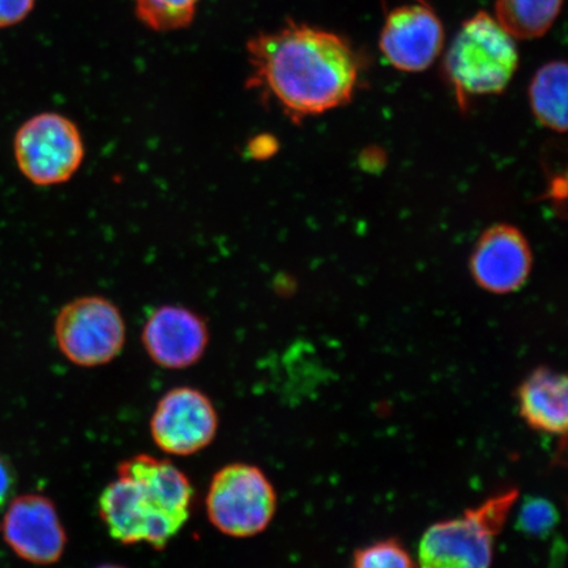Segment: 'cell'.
<instances>
[{"label":"cell","mask_w":568,"mask_h":568,"mask_svg":"<svg viewBox=\"0 0 568 568\" xmlns=\"http://www.w3.org/2000/svg\"><path fill=\"white\" fill-rule=\"evenodd\" d=\"M247 88L300 123L352 101L359 62L339 36L288 21L246 44Z\"/></svg>","instance_id":"1"},{"label":"cell","mask_w":568,"mask_h":568,"mask_svg":"<svg viewBox=\"0 0 568 568\" xmlns=\"http://www.w3.org/2000/svg\"><path fill=\"white\" fill-rule=\"evenodd\" d=\"M193 499L186 474L168 459L140 454L119 466L118 479L99 497V515L115 541L161 550L187 523Z\"/></svg>","instance_id":"2"},{"label":"cell","mask_w":568,"mask_h":568,"mask_svg":"<svg viewBox=\"0 0 568 568\" xmlns=\"http://www.w3.org/2000/svg\"><path fill=\"white\" fill-rule=\"evenodd\" d=\"M517 67L513 36L486 12L465 21L445 59L446 75L462 105L470 97L499 94Z\"/></svg>","instance_id":"3"},{"label":"cell","mask_w":568,"mask_h":568,"mask_svg":"<svg viewBox=\"0 0 568 568\" xmlns=\"http://www.w3.org/2000/svg\"><path fill=\"white\" fill-rule=\"evenodd\" d=\"M517 497V488H507L466 510L464 516L430 525L418 546V564L428 568L491 566L495 538L513 513Z\"/></svg>","instance_id":"4"},{"label":"cell","mask_w":568,"mask_h":568,"mask_svg":"<svg viewBox=\"0 0 568 568\" xmlns=\"http://www.w3.org/2000/svg\"><path fill=\"white\" fill-rule=\"evenodd\" d=\"M278 506L273 483L261 468L232 464L211 480L205 509L213 528L233 538L261 535L272 524Z\"/></svg>","instance_id":"5"},{"label":"cell","mask_w":568,"mask_h":568,"mask_svg":"<svg viewBox=\"0 0 568 568\" xmlns=\"http://www.w3.org/2000/svg\"><path fill=\"white\" fill-rule=\"evenodd\" d=\"M13 152L28 181L38 186H55L77 174L87 149L73 120L61 113L44 112L19 128Z\"/></svg>","instance_id":"6"},{"label":"cell","mask_w":568,"mask_h":568,"mask_svg":"<svg viewBox=\"0 0 568 568\" xmlns=\"http://www.w3.org/2000/svg\"><path fill=\"white\" fill-rule=\"evenodd\" d=\"M54 336L71 364L98 367L122 353L126 325L115 303L98 295L81 296L63 305L55 318Z\"/></svg>","instance_id":"7"},{"label":"cell","mask_w":568,"mask_h":568,"mask_svg":"<svg viewBox=\"0 0 568 568\" xmlns=\"http://www.w3.org/2000/svg\"><path fill=\"white\" fill-rule=\"evenodd\" d=\"M149 428L154 444L163 453L189 457L213 443L219 416L210 397L202 390L176 387L161 397Z\"/></svg>","instance_id":"8"},{"label":"cell","mask_w":568,"mask_h":568,"mask_svg":"<svg viewBox=\"0 0 568 568\" xmlns=\"http://www.w3.org/2000/svg\"><path fill=\"white\" fill-rule=\"evenodd\" d=\"M0 531L13 552L33 565H54L67 549L65 528L45 496L30 494L12 500Z\"/></svg>","instance_id":"9"},{"label":"cell","mask_w":568,"mask_h":568,"mask_svg":"<svg viewBox=\"0 0 568 568\" xmlns=\"http://www.w3.org/2000/svg\"><path fill=\"white\" fill-rule=\"evenodd\" d=\"M142 345L155 365L183 371L203 358L210 343L207 323L182 305H162L142 329Z\"/></svg>","instance_id":"10"},{"label":"cell","mask_w":568,"mask_h":568,"mask_svg":"<svg viewBox=\"0 0 568 568\" xmlns=\"http://www.w3.org/2000/svg\"><path fill=\"white\" fill-rule=\"evenodd\" d=\"M379 47L390 65L407 73H418L428 69L443 51L442 21L428 7H400L389 13Z\"/></svg>","instance_id":"11"},{"label":"cell","mask_w":568,"mask_h":568,"mask_svg":"<svg viewBox=\"0 0 568 568\" xmlns=\"http://www.w3.org/2000/svg\"><path fill=\"white\" fill-rule=\"evenodd\" d=\"M532 265L530 247L520 231L496 225L483 234L471 258L475 282L488 293H515L528 281Z\"/></svg>","instance_id":"12"},{"label":"cell","mask_w":568,"mask_h":568,"mask_svg":"<svg viewBox=\"0 0 568 568\" xmlns=\"http://www.w3.org/2000/svg\"><path fill=\"white\" fill-rule=\"evenodd\" d=\"M567 376L550 367H538L517 389L518 412L531 429L565 435L568 424Z\"/></svg>","instance_id":"13"},{"label":"cell","mask_w":568,"mask_h":568,"mask_svg":"<svg viewBox=\"0 0 568 568\" xmlns=\"http://www.w3.org/2000/svg\"><path fill=\"white\" fill-rule=\"evenodd\" d=\"M530 104L538 122L549 130L565 132L567 128V67L550 62L537 71L529 89Z\"/></svg>","instance_id":"14"},{"label":"cell","mask_w":568,"mask_h":568,"mask_svg":"<svg viewBox=\"0 0 568 568\" xmlns=\"http://www.w3.org/2000/svg\"><path fill=\"white\" fill-rule=\"evenodd\" d=\"M562 3L564 0H496V20L514 39H538L550 30Z\"/></svg>","instance_id":"15"},{"label":"cell","mask_w":568,"mask_h":568,"mask_svg":"<svg viewBox=\"0 0 568 568\" xmlns=\"http://www.w3.org/2000/svg\"><path fill=\"white\" fill-rule=\"evenodd\" d=\"M201 0H134L136 17L149 30L173 32L193 23Z\"/></svg>","instance_id":"16"},{"label":"cell","mask_w":568,"mask_h":568,"mask_svg":"<svg viewBox=\"0 0 568 568\" xmlns=\"http://www.w3.org/2000/svg\"><path fill=\"white\" fill-rule=\"evenodd\" d=\"M559 524L556 506L544 497L529 496L518 509L516 529L532 538H546Z\"/></svg>","instance_id":"17"},{"label":"cell","mask_w":568,"mask_h":568,"mask_svg":"<svg viewBox=\"0 0 568 568\" xmlns=\"http://www.w3.org/2000/svg\"><path fill=\"white\" fill-rule=\"evenodd\" d=\"M353 566L357 568H408L415 567V562L407 549L396 538H389L355 550Z\"/></svg>","instance_id":"18"},{"label":"cell","mask_w":568,"mask_h":568,"mask_svg":"<svg viewBox=\"0 0 568 568\" xmlns=\"http://www.w3.org/2000/svg\"><path fill=\"white\" fill-rule=\"evenodd\" d=\"M36 0H0V28L16 26L33 10Z\"/></svg>","instance_id":"19"},{"label":"cell","mask_w":568,"mask_h":568,"mask_svg":"<svg viewBox=\"0 0 568 568\" xmlns=\"http://www.w3.org/2000/svg\"><path fill=\"white\" fill-rule=\"evenodd\" d=\"M17 487V475L13 467L2 454H0V509L10 503Z\"/></svg>","instance_id":"20"},{"label":"cell","mask_w":568,"mask_h":568,"mask_svg":"<svg viewBox=\"0 0 568 568\" xmlns=\"http://www.w3.org/2000/svg\"><path fill=\"white\" fill-rule=\"evenodd\" d=\"M266 139L267 138H260L252 141V144L248 145V151H251L252 158L262 159L274 153V141H268L266 145Z\"/></svg>","instance_id":"21"}]
</instances>
